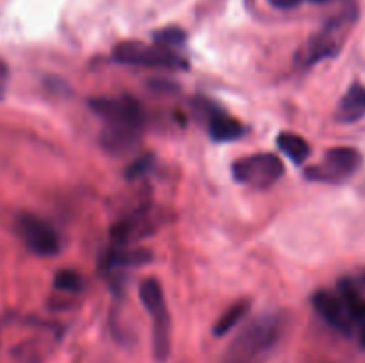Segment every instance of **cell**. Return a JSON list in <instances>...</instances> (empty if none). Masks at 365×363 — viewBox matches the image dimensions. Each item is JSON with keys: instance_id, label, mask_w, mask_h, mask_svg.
Returning <instances> with one entry per match:
<instances>
[{"instance_id": "1", "label": "cell", "mask_w": 365, "mask_h": 363, "mask_svg": "<svg viewBox=\"0 0 365 363\" xmlns=\"http://www.w3.org/2000/svg\"><path fill=\"white\" fill-rule=\"evenodd\" d=\"M93 112L102 120L100 144L110 155H125L141 141L145 112L130 96H98L89 102Z\"/></svg>"}, {"instance_id": "2", "label": "cell", "mask_w": 365, "mask_h": 363, "mask_svg": "<svg viewBox=\"0 0 365 363\" xmlns=\"http://www.w3.org/2000/svg\"><path fill=\"white\" fill-rule=\"evenodd\" d=\"M282 333V319L274 313H264L245 324L228 347L223 363H262V358L274 347Z\"/></svg>"}, {"instance_id": "3", "label": "cell", "mask_w": 365, "mask_h": 363, "mask_svg": "<svg viewBox=\"0 0 365 363\" xmlns=\"http://www.w3.org/2000/svg\"><path fill=\"white\" fill-rule=\"evenodd\" d=\"M113 57L116 63L127 66L166 68V70H187V60L171 48L160 45H146L141 41H123L114 46Z\"/></svg>"}, {"instance_id": "4", "label": "cell", "mask_w": 365, "mask_h": 363, "mask_svg": "<svg viewBox=\"0 0 365 363\" xmlns=\"http://www.w3.org/2000/svg\"><path fill=\"white\" fill-rule=\"evenodd\" d=\"M362 153L351 146H335L324 153L319 164L307 167L305 177L321 184H342L362 167Z\"/></svg>"}, {"instance_id": "5", "label": "cell", "mask_w": 365, "mask_h": 363, "mask_svg": "<svg viewBox=\"0 0 365 363\" xmlns=\"http://www.w3.org/2000/svg\"><path fill=\"white\" fill-rule=\"evenodd\" d=\"M235 182L253 189H269L285 174L282 159L274 153H255L232 164Z\"/></svg>"}, {"instance_id": "6", "label": "cell", "mask_w": 365, "mask_h": 363, "mask_svg": "<svg viewBox=\"0 0 365 363\" xmlns=\"http://www.w3.org/2000/svg\"><path fill=\"white\" fill-rule=\"evenodd\" d=\"M16 230L21 241L38 256H53L61 249V238L56 228L36 214L24 212L16 219Z\"/></svg>"}, {"instance_id": "7", "label": "cell", "mask_w": 365, "mask_h": 363, "mask_svg": "<svg viewBox=\"0 0 365 363\" xmlns=\"http://www.w3.org/2000/svg\"><path fill=\"white\" fill-rule=\"evenodd\" d=\"M312 302L316 312L323 317L324 322L330 324L331 327H335V330L344 335L351 333L355 322H353L348 306H346L341 294H335V292L330 290H319L314 294Z\"/></svg>"}, {"instance_id": "8", "label": "cell", "mask_w": 365, "mask_h": 363, "mask_svg": "<svg viewBox=\"0 0 365 363\" xmlns=\"http://www.w3.org/2000/svg\"><path fill=\"white\" fill-rule=\"evenodd\" d=\"M155 221L148 216V210H138L130 216L123 217L116 226L113 228V237L120 246H128L135 238L146 237L153 231Z\"/></svg>"}, {"instance_id": "9", "label": "cell", "mask_w": 365, "mask_h": 363, "mask_svg": "<svg viewBox=\"0 0 365 363\" xmlns=\"http://www.w3.org/2000/svg\"><path fill=\"white\" fill-rule=\"evenodd\" d=\"M342 25H344V21H335V23L328 25L323 32H319L316 38H312L305 53L307 66H312V64L319 63V60L327 59V57L335 56L339 52L337 32L341 31Z\"/></svg>"}, {"instance_id": "10", "label": "cell", "mask_w": 365, "mask_h": 363, "mask_svg": "<svg viewBox=\"0 0 365 363\" xmlns=\"http://www.w3.org/2000/svg\"><path fill=\"white\" fill-rule=\"evenodd\" d=\"M246 132L245 125L223 110H209V135L214 142L237 141Z\"/></svg>"}, {"instance_id": "11", "label": "cell", "mask_w": 365, "mask_h": 363, "mask_svg": "<svg viewBox=\"0 0 365 363\" xmlns=\"http://www.w3.org/2000/svg\"><path fill=\"white\" fill-rule=\"evenodd\" d=\"M365 117V85L360 82L349 85L337 107V121L351 125Z\"/></svg>"}, {"instance_id": "12", "label": "cell", "mask_w": 365, "mask_h": 363, "mask_svg": "<svg viewBox=\"0 0 365 363\" xmlns=\"http://www.w3.org/2000/svg\"><path fill=\"white\" fill-rule=\"evenodd\" d=\"M139 298H141L143 306H145L152 319L168 313L166 295H164L163 285L155 278H146L143 281L141 287H139Z\"/></svg>"}, {"instance_id": "13", "label": "cell", "mask_w": 365, "mask_h": 363, "mask_svg": "<svg viewBox=\"0 0 365 363\" xmlns=\"http://www.w3.org/2000/svg\"><path fill=\"white\" fill-rule=\"evenodd\" d=\"M277 146L292 164H303L310 157V144L305 137L294 132H282L277 137Z\"/></svg>"}, {"instance_id": "14", "label": "cell", "mask_w": 365, "mask_h": 363, "mask_svg": "<svg viewBox=\"0 0 365 363\" xmlns=\"http://www.w3.org/2000/svg\"><path fill=\"white\" fill-rule=\"evenodd\" d=\"M152 260V253L148 249L130 248V246H118L110 249L107 256V263L110 267H139Z\"/></svg>"}, {"instance_id": "15", "label": "cell", "mask_w": 365, "mask_h": 363, "mask_svg": "<svg viewBox=\"0 0 365 363\" xmlns=\"http://www.w3.org/2000/svg\"><path fill=\"white\" fill-rule=\"evenodd\" d=\"M250 310H252V301H250V299H241V301H237L235 305H232L230 308L217 319V322L214 324V337H225V335L230 333L234 327H237L239 324L246 319Z\"/></svg>"}, {"instance_id": "16", "label": "cell", "mask_w": 365, "mask_h": 363, "mask_svg": "<svg viewBox=\"0 0 365 363\" xmlns=\"http://www.w3.org/2000/svg\"><path fill=\"white\" fill-rule=\"evenodd\" d=\"M53 287L68 294H78L84 288V280L73 269H63L53 276Z\"/></svg>"}, {"instance_id": "17", "label": "cell", "mask_w": 365, "mask_h": 363, "mask_svg": "<svg viewBox=\"0 0 365 363\" xmlns=\"http://www.w3.org/2000/svg\"><path fill=\"white\" fill-rule=\"evenodd\" d=\"M152 38L155 45L166 46V48L173 50L175 46L184 45L185 39H187V34H185V31H182L180 27H166L153 32Z\"/></svg>"}, {"instance_id": "18", "label": "cell", "mask_w": 365, "mask_h": 363, "mask_svg": "<svg viewBox=\"0 0 365 363\" xmlns=\"http://www.w3.org/2000/svg\"><path fill=\"white\" fill-rule=\"evenodd\" d=\"M150 162H152V160H150V157H145V159H141V160H138L135 164H132L130 169H128V177L134 178V177H138V174H143L150 167Z\"/></svg>"}, {"instance_id": "19", "label": "cell", "mask_w": 365, "mask_h": 363, "mask_svg": "<svg viewBox=\"0 0 365 363\" xmlns=\"http://www.w3.org/2000/svg\"><path fill=\"white\" fill-rule=\"evenodd\" d=\"M7 82H9V68H7V64L0 59V100L6 95Z\"/></svg>"}, {"instance_id": "20", "label": "cell", "mask_w": 365, "mask_h": 363, "mask_svg": "<svg viewBox=\"0 0 365 363\" xmlns=\"http://www.w3.org/2000/svg\"><path fill=\"white\" fill-rule=\"evenodd\" d=\"M360 338H362V345L365 347V322L362 324V333H360Z\"/></svg>"}, {"instance_id": "21", "label": "cell", "mask_w": 365, "mask_h": 363, "mask_svg": "<svg viewBox=\"0 0 365 363\" xmlns=\"http://www.w3.org/2000/svg\"><path fill=\"white\" fill-rule=\"evenodd\" d=\"M310 2H316V4H324V2H330V0H310Z\"/></svg>"}, {"instance_id": "22", "label": "cell", "mask_w": 365, "mask_h": 363, "mask_svg": "<svg viewBox=\"0 0 365 363\" xmlns=\"http://www.w3.org/2000/svg\"><path fill=\"white\" fill-rule=\"evenodd\" d=\"M364 283H365V276H364Z\"/></svg>"}]
</instances>
